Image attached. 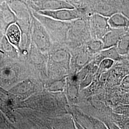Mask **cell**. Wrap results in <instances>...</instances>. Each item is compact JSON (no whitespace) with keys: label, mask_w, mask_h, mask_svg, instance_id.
Listing matches in <instances>:
<instances>
[{"label":"cell","mask_w":129,"mask_h":129,"mask_svg":"<svg viewBox=\"0 0 129 129\" xmlns=\"http://www.w3.org/2000/svg\"><path fill=\"white\" fill-rule=\"evenodd\" d=\"M34 4L40 11L74 9L72 5L63 0H34Z\"/></svg>","instance_id":"1"},{"label":"cell","mask_w":129,"mask_h":129,"mask_svg":"<svg viewBox=\"0 0 129 129\" xmlns=\"http://www.w3.org/2000/svg\"><path fill=\"white\" fill-rule=\"evenodd\" d=\"M127 32L126 29L121 28H113V30H110L102 37L103 49H105L115 46L121 37Z\"/></svg>","instance_id":"2"},{"label":"cell","mask_w":129,"mask_h":129,"mask_svg":"<svg viewBox=\"0 0 129 129\" xmlns=\"http://www.w3.org/2000/svg\"><path fill=\"white\" fill-rule=\"evenodd\" d=\"M73 9H63L55 11H40L39 13L43 15L60 20H69L78 18V12Z\"/></svg>","instance_id":"3"},{"label":"cell","mask_w":129,"mask_h":129,"mask_svg":"<svg viewBox=\"0 0 129 129\" xmlns=\"http://www.w3.org/2000/svg\"><path fill=\"white\" fill-rule=\"evenodd\" d=\"M108 23L110 27L115 29H129V20L124 15L115 14L109 19Z\"/></svg>","instance_id":"4"},{"label":"cell","mask_w":129,"mask_h":129,"mask_svg":"<svg viewBox=\"0 0 129 129\" xmlns=\"http://www.w3.org/2000/svg\"><path fill=\"white\" fill-rule=\"evenodd\" d=\"M115 48L120 55H128L129 52V31L121 37Z\"/></svg>","instance_id":"5"},{"label":"cell","mask_w":129,"mask_h":129,"mask_svg":"<svg viewBox=\"0 0 129 129\" xmlns=\"http://www.w3.org/2000/svg\"><path fill=\"white\" fill-rule=\"evenodd\" d=\"M6 35L11 43L15 46L18 45L21 38V33L16 25H11L7 29Z\"/></svg>","instance_id":"6"},{"label":"cell","mask_w":129,"mask_h":129,"mask_svg":"<svg viewBox=\"0 0 129 129\" xmlns=\"http://www.w3.org/2000/svg\"><path fill=\"white\" fill-rule=\"evenodd\" d=\"M111 119L119 129H129V118L122 115L114 113Z\"/></svg>","instance_id":"7"},{"label":"cell","mask_w":129,"mask_h":129,"mask_svg":"<svg viewBox=\"0 0 129 129\" xmlns=\"http://www.w3.org/2000/svg\"><path fill=\"white\" fill-rule=\"evenodd\" d=\"M102 56L103 58H110L114 61H120L125 56L120 55L116 50L115 46L105 49V50L102 52Z\"/></svg>","instance_id":"8"},{"label":"cell","mask_w":129,"mask_h":129,"mask_svg":"<svg viewBox=\"0 0 129 129\" xmlns=\"http://www.w3.org/2000/svg\"><path fill=\"white\" fill-rule=\"evenodd\" d=\"M114 112L129 118V105L121 104L113 109Z\"/></svg>","instance_id":"9"},{"label":"cell","mask_w":129,"mask_h":129,"mask_svg":"<svg viewBox=\"0 0 129 129\" xmlns=\"http://www.w3.org/2000/svg\"><path fill=\"white\" fill-rule=\"evenodd\" d=\"M114 61L111 59L110 58H105L102 60L100 64V69L102 71L110 69L114 64Z\"/></svg>","instance_id":"10"},{"label":"cell","mask_w":129,"mask_h":129,"mask_svg":"<svg viewBox=\"0 0 129 129\" xmlns=\"http://www.w3.org/2000/svg\"><path fill=\"white\" fill-rule=\"evenodd\" d=\"M121 88L125 92H129V74L126 76L121 82Z\"/></svg>","instance_id":"11"},{"label":"cell","mask_w":129,"mask_h":129,"mask_svg":"<svg viewBox=\"0 0 129 129\" xmlns=\"http://www.w3.org/2000/svg\"><path fill=\"white\" fill-rule=\"evenodd\" d=\"M120 101L122 104L129 105V92H125L121 97Z\"/></svg>","instance_id":"12"},{"label":"cell","mask_w":129,"mask_h":129,"mask_svg":"<svg viewBox=\"0 0 129 129\" xmlns=\"http://www.w3.org/2000/svg\"><path fill=\"white\" fill-rule=\"evenodd\" d=\"M128 57H129V54H128Z\"/></svg>","instance_id":"13"}]
</instances>
